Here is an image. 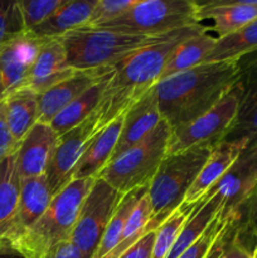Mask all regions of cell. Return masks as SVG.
I'll return each instance as SVG.
<instances>
[{
  "instance_id": "30",
  "label": "cell",
  "mask_w": 257,
  "mask_h": 258,
  "mask_svg": "<svg viewBox=\"0 0 257 258\" xmlns=\"http://www.w3.org/2000/svg\"><path fill=\"white\" fill-rule=\"evenodd\" d=\"M151 217H153V208H151V202L150 198H149L148 190H146L145 194L141 197L139 203L134 208L131 216L128 217L118 244L105 258H120L139 239H141L146 233L153 231L149 227Z\"/></svg>"
},
{
  "instance_id": "19",
  "label": "cell",
  "mask_w": 257,
  "mask_h": 258,
  "mask_svg": "<svg viewBox=\"0 0 257 258\" xmlns=\"http://www.w3.org/2000/svg\"><path fill=\"white\" fill-rule=\"evenodd\" d=\"M163 120L153 92L149 90L125 113L122 131L118 138L111 161L145 139Z\"/></svg>"
},
{
  "instance_id": "34",
  "label": "cell",
  "mask_w": 257,
  "mask_h": 258,
  "mask_svg": "<svg viewBox=\"0 0 257 258\" xmlns=\"http://www.w3.org/2000/svg\"><path fill=\"white\" fill-rule=\"evenodd\" d=\"M135 2L136 0H97L86 27H98L121 17Z\"/></svg>"
},
{
  "instance_id": "28",
  "label": "cell",
  "mask_w": 257,
  "mask_h": 258,
  "mask_svg": "<svg viewBox=\"0 0 257 258\" xmlns=\"http://www.w3.org/2000/svg\"><path fill=\"white\" fill-rule=\"evenodd\" d=\"M257 50V19L237 32L217 38L213 50L207 55V62H238L241 58Z\"/></svg>"
},
{
  "instance_id": "43",
  "label": "cell",
  "mask_w": 257,
  "mask_h": 258,
  "mask_svg": "<svg viewBox=\"0 0 257 258\" xmlns=\"http://www.w3.org/2000/svg\"><path fill=\"white\" fill-rule=\"evenodd\" d=\"M7 96H8V90L7 87H5V83L4 81H3L2 75H0V103L7 98Z\"/></svg>"
},
{
  "instance_id": "37",
  "label": "cell",
  "mask_w": 257,
  "mask_h": 258,
  "mask_svg": "<svg viewBox=\"0 0 257 258\" xmlns=\"http://www.w3.org/2000/svg\"><path fill=\"white\" fill-rule=\"evenodd\" d=\"M18 144L15 143L12 133L8 126L7 117H5L4 101L0 103V161L7 159L8 156L17 153Z\"/></svg>"
},
{
  "instance_id": "13",
  "label": "cell",
  "mask_w": 257,
  "mask_h": 258,
  "mask_svg": "<svg viewBox=\"0 0 257 258\" xmlns=\"http://www.w3.org/2000/svg\"><path fill=\"white\" fill-rule=\"evenodd\" d=\"M115 67H102L95 70L77 71L75 75L67 80L57 83L44 93L39 95V115L38 122L48 123L67 107L71 102L80 97L83 92L92 87L95 83L100 82L103 78L113 76Z\"/></svg>"
},
{
  "instance_id": "44",
  "label": "cell",
  "mask_w": 257,
  "mask_h": 258,
  "mask_svg": "<svg viewBox=\"0 0 257 258\" xmlns=\"http://www.w3.org/2000/svg\"><path fill=\"white\" fill-rule=\"evenodd\" d=\"M252 258H257V246L254 247L253 252H252Z\"/></svg>"
},
{
  "instance_id": "8",
  "label": "cell",
  "mask_w": 257,
  "mask_h": 258,
  "mask_svg": "<svg viewBox=\"0 0 257 258\" xmlns=\"http://www.w3.org/2000/svg\"><path fill=\"white\" fill-rule=\"evenodd\" d=\"M239 80V78H238ZM241 85H236L219 102L188 125L173 131L168 154H179L196 148H214L231 133L241 102Z\"/></svg>"
},
{
  "instance_id": "11",
  "label": "cell",
  "mask_w": 257,
  "mask_h": 258,
  "mask_svg": "<svg viewBox=\"0 0 257 258\" xmlns=\"http://www.w3.org/2000/svg\"><path fill=\"white\" fill-rule=\"evenodd\" d=\"M257 191V145L243 151L226 175L208 191L218 194L223 202L222 214L243 212Z\"/></svg>"
},
{
  "instance_id": "21",
  "label": "cell",
  "mask_w": 257,
  "mask_h": 258,
  "mask_svg": "<svg viewBox=\"0 0 257 258\" xmlns=\"http://www.w3.org/2000/svg\"><path fill=\"white\" fill-rule=\"evenodd\" d=\"M241 102L231 133L226 140L246 139L248 148L257 145V63L239 68Z\"/></svg>"
},
{
  "instance_id": "2",
  "label": "cell",
  "mask_w": 257,
  "mask_h": 258,
  "mask_svg": "<svg viewBox=\"0 0 257 258\" xmlns=\"http://www.w3.org/2000/svg\"><path fill=\"white\" fill-rule=\"evenodd\" d=\"M204 32H209V27L203 24L175 30L117 63L101 102L102 127L125 113L154 87L169 58L181 43Z\"/></svg>"
},
{
  "instance_id": "27",
  "label": "cell",
  "mask_w": 257,
  "mask_h": 258,
  "mask_svg": "<svg viewBox=\"0 0 257 258\" xmlns=\"http://www.w3.org/2000/svg\"><path fill=\"white\" fill-rule=\"evenodd\" d=\"M20 185L22 180L18 174L17 155L13 154L0 161V247L17 212Z\"/></svg>"
},
{
  "instance_id": "29",
  "label": "cell",
  "mask_w": 257,
  "mask_h": 258,
  "mask_svg": "<svg viewBox=\"0 0 257 258\" xmlns=\"http://www.w3.org/2000/svg\"><path fill=\"white\" fill-rule=\"evenodd\" d=\"M146 190H148V186L135 189V190L128 191L127 194L123 196L115 214H113L110 223H108L107 228H106L105 233H103L102 238H101V242L98 244L97 249H96L93 258H105L116 248V246L120 242L121 236H122L123 228H125L128 217L131 216L134 208H135L136 204L139 203V201L145 194Z\"/></svg>"
},
{
  "instance_id": "17",
  "label": "cell",
  "mask_w": 257,
  "mask_h": 258,
  "mask_svg": "<svg viewBox=\"0 0 257 258\" xmlns=\"http://www.w3.org/2000/svg\"><path fill=\"white\" fill-rule=\"evenodd\" d=\"M76 72L77 71L68 66L62 39H44L25 86L35 91L38 95H42Z\"/></svg>"
},
{
  "instance_id": "3",
  "label": "cell",
  "mask_w": 257,
  "mask_h": 258,
  "mask_svg": "<svg viewBox=\"0 0 257 258\" xmlns=\"http://www.w3.org/2000/svg\"><path fill=\"white\" fill-rule=\"evenodd\" d=\"M96 178L72 180L55 194L42 217L5 248L24 258H47L55 246L71 239L83 201Z\"/></svg>"
},
{
  "instance_id": "4",
  "label": "cell",
  "mask_w": 257,
  "mask_h": 258,
  "mask_svg": "<svg viewBox=\"0 0 257 258\" xmlns=\"http://www.w3.org/2000/svg\"><path fill=\"white\" fill-rule=\"evenodd\" d=\"M165 35H134L82 27L67 33L60 39L65 45L68 66L76 71H87L115 67L128 55L158 42Z\"/></svg>"
},
{
  "instance_id": "40",
  "label": "cell",
  "mask_w": 257,
  "mask_h": 258,
  "mask_svg": "<svg viewBox=\"0 0 257 258\" xmlns=\"http://www.w3.org/2000/svg\"><path fill=\"white\" fill-rule=\"evenodd\" d=\"M223 258H252V251L239 238V228L233 243L231 244Z\"/></svg>"
},
{
  "instance_id": "16",
  "label": "cell",
  "mask_w": 257,
  "mask_h": 258,
  "mask_svg": "<svg viewBox=\"0 0 257 258\" xmlns=\"http://www.w3.org/2000/svg\"><path fill=\"white\" fill-rule=\"evenodd\" d=\"M53 199L45 175L22 180L14 219L3 237L2 247H9L44 214ZM0 247V248H2Z\"/></svg>"
},
{
  "instance_id": "22",
  "label": "cell",
  "mask_w": 257,
  "mask_h": 258,
  "mask_svg": "<svg viewBox=\"0 0 257 258\" xmlns=\"http://www.w3.org/2000/svg\"><path fill=\"white\" fill-rule=\"evenodd\" d=\"M96 2L97 0H67L54 14L28 33L40 39H53L86 27Z\"/></svg>"
},
{
  "instance_id": "36",
  "label": "cell",
  "mask_w": 257,
  "mask_h": 258,
  "mask_svg": "<svg viewBox=\"0 0 257 258\" xmlns=\"http://www.w3.org/2000/svg\"><path fill=\"white\" fill-rule=\"evenodd\" d=\"M239 238L253 252L257 246V191L243 208V216L239 224Z\"/></svg>"
},
{
  "instance_id": "14",
  "label": "cell",
  "mask_w": 257,
  "mask_h": 258,
  "mask_svg": "<svg viewBox=\"0 0 257 258\" xmlns=\"http://www.w3.org/2000/svg\"><path fill=\"white\" fill-rule=\"evenodd\" d=\"M43 42L44 39L24 32L0 47V75L8 95L27 85Z\"/></svg>"
},
{
  "instance_id": "26",
  "label": "cell",
  "mask_w": 257,
  "mask_h": 258,
  "mask_svg": "<svg viewBox=\"0 0 257 258\" xmlns=\"http://www.w3.org/2000/svg\"><path fill=\"white\" fill-rule=\"evenodd\" d=\"M216 43L217 37L209 34V32L201 33L186 39L176 48L173 55L169 58L159 81H163L170 76L184 72L204 63L207 55L213 50Z\"/></svg>"
},
{
  "instance_id": "32",
  "label": "cell",
  "mask_w": 257,
  "mask_h": 258,
  "mask_svg": "<svg viewBox=\"0 0 257 258\" xmlns=\"http://www.w3.org/2000/svg\"><path fill=\"white\" fill-rule=\"evenodd\" d=\"M67 0H19L20 13L23 17L25 32L42 24L54 14Z\"/></svg>"
},
{
  "instance_id": "31",
  "label": "cell",
  "mask_w": 257,
  "mask_h": 258,
  "mask_svg": "<svg viewBox=\"0 0 257 258\" xmlns=\"http://www.w3.org/2000/svg\"><path fill=\"white\" fill-rule=\"evenodd\" d=\"M193 211V209H191ZM190 209L179 207L166 221H164L155 231L153 258H166L178 239L179 233L190 214Z\"/></svg>"
},
{
  "instance_id": "25",
  "label": "cell",
  "mask_w": 257,
  "mask_h": 258,
  "mask_svg": "<svg viewBox=\"0 0 257 258\" xmlns=\"http://www.w3.org/2000/svg\"><path fill=\"white\" fill-rule=\"evenodd\" d=\"M111 78H112V76L95 83L92 87L83 92L80 97L71 102L67 107L63 108L50 122L53 130L60 136L80 125L86 118L90 117L102 102Z\"/></svg>"
},
{
  "instance_id": "23",
  "label": "cell",
  "mask_w": 257,
  "mask_h": 258,
  "mask_svg": "<svg viewBox=\"0 0 257 258\" xmlns=\"http://www.w3.org/2000/svg\"><path fill=\"white\" fill-rule=\"evenodd\" d=\"M5 117L8 126L19 145L24 136L38 122L39 95L28 86L13 91L4 100Z\"/></svg>"
},
{
  "instance_id": "35",
  "label": "cell",
  "mask_w": 257,
  "mask_h": 258,
  "mask_svg": "<svg viewBox=\"0 0 257 258\" xmlns=\"http://www.w3.org/2000/svg\"><path fill=\"white\" fill-rule=\"evenodd\" d=\"M224 222H226V216L221 213L212 221L208 228L204 231V233L184 252L179 258H206L208 254L209 249H211L212 244L216 241L217 236L221 232L222 227H223Z\"/></svg>"
},
{
  "instance_id": "38",
  "label": "cell",
  "mask_w": 257,
  "mask_h": 258,
  "mask_svg": "<svg viewBox=\"0 0 257 258\" xmlns=\"http://www.w3.org/2000/svg\"><path fill=\"white\" fill-rule=\"evenodd\" d=\"M154 242H155V231H151L139 239L120 258H153Z\"/></svg>"
},
{
  "instance_id": "1",
  "label": "cell",
  "mask_w": 257,
  "mask_h": 258,
  "mask_svg": "<svg viewBox=\"0 0 257 258\" xmlns=\"http://www.w3.org/2000/svg\"><path fill=\"white\" fill-rule=\"evenodd\" d=\"M238 62H207L151 88L163 120L175 131L211 110L239 78Z\"/></svg>"
},
{
  "instance_id": "39",
  "label": "cell",
  "mask_w": 257,
  "mask_h": 258,
  "mask_svg": "<svg viewBox=\"0 0 257 258\" xmlns=\"http://www.w3.org/2000/svg\"><path fill=\"white\" fill-rule=\"evenodd\" d=\"M47 258H83L78 247L71 239L60 242L49 252Z\"/></svg>"
},
{
  "instance_id": "41",
  "label": "cell",
  "mask_w": 257,
  "mask_h": 258,
  "mask_svg": "<svg viewBox=\"0 0 257 258\" xmlns=\"http://www.w3.org/2000/svg\"><path fill=\"white\" fill-rule=\"evenodd\" d=\"M254 63H257V50L256 52L251 53V54L246 55V57L241 58V59L238 60L239 68L246 67V66H249V64H254Z\"/></svg>"
},
{
  "instance_id": "42",
  "label": "cell",
  "mask_w": 257,
  "mask_h": 258,
  "mask_svg": "<svg viewBox=\"0 0 257 258\" xmlns=\"http://www.w3.org/2000/svg\"><path fill=\"white\" fill-rule=\"evenodd\" d=\"M0 258H24V257L20 256L19 253L14 252L13 249L2 247V248H0Z\"/></svg>"
},
{
  "instance_id": "9",
  "label": "cell",
  "mask_w": 257,
  "mask_h": 258,
  "mask_svg": "<svg viewBox=\"0 0 257 258\" xmlns=\"http://www.w3.org/2000/svg\"><path fill=\"white\" fill-rule=\"evenodd\" d=\"M125 194L96 178L92 188L83 201L71 234V241L78 247L83 258H93L101 238Z\"/></svg>"
},
{
  "instance_id": "5",
  "label": "cell",
  "mask_w": 257,
  "mask_h": 258,
  "mask_svg": "<svg viewBox=\"0 0 257 258\" xmlns=\"http://www.w3.org/2000/svg\"><path fill=\"white\" fill-rule=\"evenodd\" d=\"M213 148H196L179 154H168L148 186L153 208L149 227L156 231L184 203L186 193Z\"/></svg>"
},
{
  "instance_id": "6",
  "label": "cell",
  "mask_w": 257,
  "mask_h": 258,
  "mask_svg": "<svg viewBox=\"0 0 257 258\" xmlns=\"http://www.w3.org/2000/svg\"><path fill=\"white\" fill-rule=\"evenodd\" d=\"M171 135L173 130L169 123L161 120L145 139L108 163L98 178L122 194L146 188L168 155Z\"/></svg>"
},
{
  "instance_id": "15",
  "label": "cell",
  "mask_w": 257,
  "mask_h": 258,
  "mask_svg": "<svg viewBox=\"0 0 257 258\" xmlns=\"http://www.w3.org/2000/svg\"><path fill=\"white\" fill-rule=\"evenodd\" d=\"M59 135L48 123L37 122L20 141L17 155V169L20 180L45 175Z\"/></svg>"
},
{
  "instance_id": "20",
  "label": "cell",
  "mask_w": 257,
  "mask_h": 258,
  "mask_svg": "<svg viewBox=\"0 0 257 258\" xmlns=\"http://www.w3.org/2000/svg\"><path fill=\"white\" fill-rule=\"evenodd\" d=\"M125 113L111 121L107 126L102 127L96 134L82 158L78 161L72 180L97 178L101 171L107 166L122 131Z\"/></svg>"
},
{
  "instance_id": "24",
  "label": "cell",
  "mask_w": 257,
  "mask_h": 258,
  "mask_svg": "<svg viewBox=\"0 0 257 258\" xmlns=\"http://www.w3.org/2000/svg\"><path fill=\"white\" fill-rule=\"evenodd\" d=\"M223 211V202L218 194L208 193L186 218L178 239L166 258H179L202 234L214 218Z\"/></svg>"
},
{
  "instance_id": "33",
  "label": "cell",
  "mask_w": 257,
  "mask_h": 258,
  "mask_svg": "<svg viewBox=\"0 0 257 258\" xmlns=\"http://www.w3.org/2000/svg\"><path fill=\"white\" fill-rule=\"evenodd\" d=\"M24 32L19 3L0 0V47Z\"/></svg>"
},
{
  "instance_id": "12",
  "label": "cell",
  "mask_w": 257,
  "mask_h": 258,
  "mask_svg": "<svg viewBox=\"0 0 257 258\" xmlns=\"http://www.w3.org/2000/svg\"><path fill=\"white\" fill-rule=\"evenodd\" d=\"M247 149H248V143L246 139L223 140L214 146L203 168L201 169L196 180L186 193L181 207L191 211L194 207L198 206L199 202L226 175L227 171Z\"/></svg>"
},
{
  "instance_id": "7",
  "label": "cell",
  "mask_w": 257,
  "mask_h": 258,
  "mask_svg": "<svg viewBox=\"0 0 257 258\" xmlns=\"http://www.w3.org/2000/svg\"><path fill=\"white\" fill-rule=\"evenodd\" d=\"M197 24H201L199 3L191 0H136L121 17L91 28L155 37Z\"/></svg>"
},
{
  "instance_id": "10",
  "label": "cell",
  "mask_w": 257,
  "mask_h": 258,
  "mask_svg": "<svg viewBox=\"0 0 257 258\" xmlns=\"http://www.w3.org/2000/svg\"><path fill=\"white\" fill-rule=\"evenodd\" d=\"M101 105L83 122L59 136L57 148L45 171V179L53 197L72 181L78 161L85 154L91 140L102 128Z\"/></svg>"
},
{
  "instance_id": "18",
  "label": "cell",
  "mask_w": 257,
  "mask_h": 258,
  "mask_svg": "<svg viewBox=\"0 0 257 258\" xmlns=\"http://www.w3.org/2000/svg\"><path fill=\"white\" fill-rule=\"evenodd\" d=\"M199 19L212 20L209 32L217 38L237 32L257 19V0H214L199 3Z\"/></svg>"
}]
</instances>
